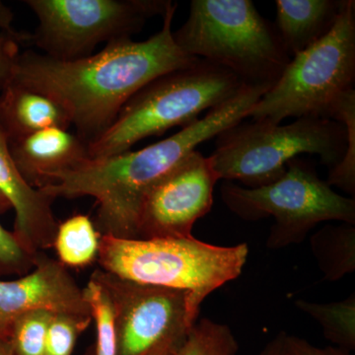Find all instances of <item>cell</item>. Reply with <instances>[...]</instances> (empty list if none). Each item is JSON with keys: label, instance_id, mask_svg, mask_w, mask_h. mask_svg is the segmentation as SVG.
Segmentation results:
<instances>
[{"label": "cell", "instance_id": "cell-6", "mask_svg": "<svg viewBox=\"0 0 355 355\" xmlns=\"http://www.w3.org/2000/svg\"><path fill=\"white\" fill-rule=\"evenodd\" d=\"M216 139V149L209 157L219 180L239 181L246 188L277 181L301 154L318 155L331 169L342 161L347 146L343 123L316 116H303L287 125L242 121Z\"/></svg>", "mask_w": 355, "mask_h": 355}, {"label": "cell", "instance_id": "cell-25", "mask_svg": "<svg viewBox=\"0 0 355 355\" xmlns=\"http://www.w3.org/2000/svg\"><path fill=\"white\" fill-rule=\"evenodd\" d=\"M12 22L10 9L0 2V91L10 81L21 48L28 46L29 33L17 31Z\"/></svg>", "mask_w": 355, "mask_h": 355}, {"label": "cell", "instance_id": "cell-21", "mask_svg": "<svg viewBox=\"0 0 355 355\" xmlns=\"http://www.w3.org/2000/svg\"><path fill=\"white\" fill-rule=\"evenodd\" d=\"M83 296L96 324V355H116L118 340L116 322L108 293L97 280L90 277L83 288Z\"/></svg>", "mask_w": 355, "mask_h": 355}, {"label": "cell", "instance_id": "cell-22", "mask_svg": "<svg viewBox=\"0 0 355 355\" xmlns=\"http://www.w3.org/2000/svg\"><path fill=\"white\" fill-rule=\"evenodd\" d=\"M334 121L345 125L347 146L345 155L329 172L327 184L335 186L349 195L355 193V91L340 103L334 116Z\"/></svg>", "mask_w": 355, "mask_h": 355}, {"label": "cell", "instance_id": "cell-9", "mask_svg": "<svg viewBox=\"0 0 355 355\" xmlns=\"http://www.w3.org/2000/svg\"><path fill=\"white\" fill-rule=\"evenodd\" d=\"M171 0H27L39 24L28 46L58 60L90 57L98 44L132 39Z\"/></svg>", "mask_w": 355, "mask_h": 355}, {"label": "cell", "instance_id": "cell-1", "mask_svg": "<svg viewBox=\"0 0 355 355\" xmlns=\"http://www.w3.org/2000/svg\"><path fill=\"white\" fill-rule=\"evenodd\" d=\"M177 6L170 3L162 29L146 41L112 42L95 55L67 62L37 51H21L9 83L58 103L76 127L77 137L88 146L111 127L137 91L198 60L184 53L173 37Z\"/></svg>", "mask_w": 355, "mask_h": 355}, {"label": "cell", "instance_id": "cell-26", "mask_svg": "<svg viewBox=\"0 0 355 355\" xmlns=\"http://www.w3.org/2000/svg\"><path fill=\"white\" fill-rule=\"evenodd\" d=\"M37 256L25 251L13 233L0 224V279L27 275L34 268Z\"/></svg>", "mask_w": 355, "mask_h": 355}, {"label": "cell", "instance_id": "cell-24", "mask_svg": "<svg viewBox=\"0 0 355 355\" xmlns=\"http://www.w3.org/2000/svg\"><path fill=\"white\" fill-rule=\"evenodd\" d=\"M92 321V317L55 314L46 336L44 355H72L79 336Z\"/></svg>", "mask_w": 355, "mask_h": 355}, {"label": "cell", "instance_id": "cell-28", "mask_svg": "<svg viewBox=\"0 0 355 355\" xmlns=\"http://www.w3.org/2000/svg\"><path fill=\"white\" fill-rule=\"evenodd\" d=\"M286 331H280L257 355H287Z\"/></svg>", "mask_w": 355, "mask_h": 355}, {"label": "cell", "instance_id": "cell-11", "mask_svg": "<svg viewBox=\"0 0 355 355\" xmlns=\"http://www.w3.org/2000/svg\"><path fill=\"white\" fill-rule=\"evenodd\" d=\"M218 181L209 157L193 151L147 196L137 240L191 237L196 222L211 210Z\"/></svg>", "mask_w": 355, "mask_h": 355}, {"label": "cell", "instance_id": "cell-5", "mask_svg": "<svg viewBox=\"0 0 355 355\" xmlns=\"http://www.w3.org/2000/svg\"><path fill=\"white\" fill-rule=\"evenodd\" d=\"M248 256L245 243L223 247L193 236L147 240L101 236L97 261L102 270L121 279L188 291L198 314L210 293L241 275Z\"/></svg>", "mask_w": 355, "mask_h": 355}, {"label": "cell", "instance_id": "cell-12", "mask_svg": "<svg viewBox=\"0 0 355 355\" xmlns=\"http://www.w3.org/2000/svg\"><path fill=\"white\" fill-rule=\"evenodd\" d=\"M34 310L55 314L92 317L67 268L44 252L37 256L31 272L15 279H0V340H9L16 320Z\"/></svg>", "mask_w": 355, "mask_h": 355}, {"label": "cell", "instance_id": "cell-2", "mask_svg": "<svg viewBox=\"0 0 355 355\" xmlns=\"http://www.w3.org/2000/svg\"><path fill=\"white\" fill-rule=\"evenodd\" d=\"M270 88L243 85L228 101L210 109L197 123L137 151L83 164L51 178L39 189L53 198L92 197L98 205L94 223L100 236L139 239L140 214L151 190L176 170L197 147L248 118Z\"/></svg>", "mask_w": 355, "mask_h": 355}, {"label": "cell", "instance_id": "cell-27", "mask_svg": "<svg viewBox=\"0 0 355 355\" xmlns=\"http://www.w3.org/2000/svg\"><path fill=\"white\" fill-rule=\"evenodd\" d=\"M287 355H352V352L338 349L336 347H327L324 349L311 345L304 338L287 335Z\"/></svg>", "mask_w": 355, "mask_h": 355}, {"label": "cell", "instance_id": "cell-3", "mask_svg": "<svg viewBox=\"0 0 355 355\" xmlns=\"http://www.w3.org/2000/svg\"><path fill=\"white\" fill-rule=\"evenodd\" d=\"M173 37L187 55L229 70L245 85L272 88L291 60L275 23L251 0H193Z\"/></svg>", "mask_w": 355, "mask_h": 355}, {"label": "cell", "instance_id": "cell-4", "mask_svg": "<svg viewBox=\"0 0 355 355\" xmlns=\"http://www.w3.org/2000/svg\"><path fill=\"white\" fill-rule=\"evenodd\" d=\"M244 85L232 72L207 60L173 70L147 83L121 108L111 127L87 146L89 159L130 151L137 142L186 128L205 110L223 104Z\"/></svg>", "mask_w": 355, "mask_h": 355}, {"label": "cell", "instance_id": "cell-13", "mask_svg": "<svg viewBox=\"0 0 355 355\" xmlns=\"http://www.w3.org/2000/svg\"><path fill=\"white\" fill-rule=\"evenodd\" d=\"M0 195L15 211L13 235L28 253L37 256L53 247L58 222L53 198L34 188L14 164L6 137L0 130Z\"/></svg>", "mask_w": 355, "mask_h": 355}, {"label": "cell", "instance_id": "cell-17", "mask_svg": "<svg viewBox=\"0 0 355 355\" xmlns=\"http://www.w3.org/2000/svg\"><path fill=\"white\" fill-rule=\"evenodd\" d=\"M311 251L324 279L335 282L355 270V226H324L310 238Z\"/></svg>", "mask_w": 355, "mask_h": 355}, {"label": "cell", "instance_id": "cell-30", "mask_svg": "<svg viewBox=\"0 0 355 355\" xmlns=\"http://www.w3.org/2000/svg\"><path fill=\"white\" fill-rule=\"evenodd\" d=\"M0 355H14L12 345L9 340H0Z\"/></svg>", "mask_w": 355, "mask_h": 355}, {"label": "cell", "instance_id": "cell-7", "mask_svg": "<svg viewBox=\"0 0 355 355\" xmlns=\"http://www.w3.org/2000/svg\"><path fill=\"white\" fill-rule=\"evenodd\" d=\"M354 83L355 1L343 0L331 31L291 58L248 118L273 123L303 116L333 120L343 100L354 92Z\"/></svg>", "mask_w": 355, "mask_h": 355}, {"label": "cell", "instance_id": "cell-10", "mask_svg": "<svg viewBox=\"0 0 355 355\" xmlns=\"http://www.w3.org/2000/svg\"><path fill=\"white\" fill-rule=\"evenodd\" d=\"M91 277L108 293L116 322V355H150L182 343L197 323L188 291L142 284L94 270Z\"/></svg>", "mask_w": 355, "mask_h": 355}, {"label": "cell", "instance_id": "cell-32", "mask_svg": "<svg viewBox=\"0 0 355 355\" xmlns=\"http://www.w3.org/2000/svg\"><path fill=\"white\" fill-rule=\"evenodd\" d=\"M84 355H96L94 345H92V347H89L87 352H86L85 354Z\"/></svg>", "mask_w": 355, "mask_h": 355}, {"label": "cell", "instance_id": "cell-31", "mask_svg": "<svg viewBox=\"0 0 355 355\" xmlns=\"http://www.w3.org/2000/svg\"><path fill=\"white\" fill-rule=\"evenodd\" d=\"M11 209L10 205L7 202L6 198L0 195V214H4L7 210Z\"/></svg>", "mask_w": 355, "mask_h": 355}, {"label": "cell", "instance_id": "cell-20", "mask_svg": "<svg viewBox=\"0 0 355 355\" xmlns=\"http://www.w3.org/2000/svg\"><path fill=\"white\" fill-rule=\"evenodd\" d=\"M239 343L225 324L210 319L193 324L176 355H237Z\"/></svg>", "mask_w": 355, "mask_h": 355}, {"label": "cell", "instance_id": "cell-19", "mask_svg": "<svg viewBox=\"0 0 355 355\" xmlns=\"http://www.w3.org/2000/svg\"><path fill=\"white\" fill-rule=\"evenodd\" d=\"M296 307L314 319L323 329L326 340L338 349L352 352L355 349V296L338 302L316 303L297 300Z\"/></svg>", "mask_w": 355, "mask_h": 355}, {"label": "cell", "instance_id": "cell-23", "mask_svg": "<svg viewBox=\"0 0 355 355\" xmlns=\"http://www.w3.org/2000/svg\"><path fill=\"white\" fill-rule=\"evenodd\" d=\"M55 313L34 310L16 320L10 342L14 355H44L46 336Z\"/></svg>", "mask_w": 355, "mask_h": 355}, {"label": "cell", "instance_id": "cell-18", "mask_svg": "<svg viewBox=\"0 0 355 355\" xmlns=\"http://www.w3.org/2000/svg\"><path fill=\"white\" fill-rule=\"evenodd\" d=\"M100 236L94 223L84 214H77L58 224L53 248L58 261L65 268H85L98 260Z\"/></svg>", "mask_w": 355, "mask_h": 355}, {"label": "cell", "instance_id": "cell-15", "mask_svg": "<svg viewBox=\"0 0 355 355\" xmlns=\"http://www.w3.org/2000/svg\"><path fill=\"white\" fill-rule=\"evenodd\" d=\"M69 114L55 100L31 89L9 83L0 94V130L8 140L50 128L67 130Z\"/></svg>", "mask_w": 355, "mask_h": 355}, {"label": "cell", "instance_id": "cell-14", "mask_svg": "<svg viewBox=\"0 0 355 355\" xmlns=\"http://www.w3.org/2000/svg\"><path fill=\"white\" fill-rule=\"evenodd\" d=\"M9 153L26 181L36 189L46 186L51 178L74 169L89 159L87 144L60 128H50L8 140Z\"/></svg>", "mask_w": 355, "mask_h": 355}, {"label": "cell", "instance_id": "cell-16", "mask_svg": "<svg viewBox=\"0 0 355 355\" xmlns=\"http://www.w3.org/2000/svg\"><path fill=\"white\" fill-rule=\"evenodd\" d=\"M343 0H277L275 25L291 58L316 44L335 26Z\"/></svg>", "mask_w": 355, "mask_h": 355}, {"label": "cell", "instance_id": "cell-29", "mask_svg": "<svg viewBox=\"0 0 355 355\" xmlns=\"http://www.w3.org/2000/svg\"><path fill=\"white\" fill-rule=\"evenodd\" d=\"M182 343H171L165 345L164 347H160L150 355H176L178 349L181 347Z\"/></svg>", "mask_w": 355, "mask_h": 355}, {"label": "cell", "instance_id": "cell-8", "mask_svg": "<svg viewBox=\"0 0 355 355\" xmlns=\"http://www.w3.org/2000/svg\"><path fill=\"white\" fill-rule=\"evenodd\" d=\"M221 198L230 211L248 221L275 218L268 249L299 244L317 224L338 221L355 225L354 198L343 197L318 176L314 165L295 158L279 180L258 188L226 182Z\"/></svg>", "mask_w": 355, "mask_h": 355}]
</instances>
